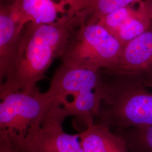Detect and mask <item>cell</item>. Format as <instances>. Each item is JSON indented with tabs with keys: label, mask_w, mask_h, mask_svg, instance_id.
<instances>
[{
	"label": "cell",
	"mask_w": 152,
	"mask_h": 152,
	"mask_svg": "<svg viewBox=\"0 0 152 152\" xmlns=\"http://www.w3.org/2000/svg\"><path fill=\"white\" fill-rule=\"evenodd\" d=\"M24 27L11 10L10 6L0 9V83L10 70Z\"/></svg>",
	"instance_id": "ba28073f"
},
{
	"label": "cell",
	"mask_w": 152,
	"mask_h": 152,
	"mask_svg": "<svg viewBox=\"0 0 152 152\" xmlns=\"http://www.w3.org/2000/svg\"><path fill=\"white\" fill-rule=\"evenodd\" d=\"M143 2L144 0H136L130 5L101 17L96 23L107 29L114 36L115 33L125 22L136 14Z\"/></svg>",
	"instance_id": "9a60e30c"
},
{
	"label": "cell",
	"mask_w": 152,
	"mask_h": 152,
	"mask_svg": "<svg viewBox=\"0 0 152 152\" xmlns=\"http://www.w3.org/2000/svg\"><path fill=\"white\" fill-rule=\"evenodd\" d=\"M102 72L130 77L152 88V25L146 32L124 46L115 64Z\"/></svg>",
	"instance_id": "8992f818"
},
{
	"label": "cell",
	"mask_w": 152,
	"mask_h": 152,
	"mask_svg": "<svg viewBox=\"0 0 152 152\" xmlns=\"http://www.w3.org/2000/svg\"><path fill=\"white\" fill-rule=\"evenodd\" d=\"M123 46L98 23L83 22L71 34L60 58L62 64L95 71L115 64Z\"/></svg>",
	"instance_id": "3957f363"
},
{
	"label": "cell",
	"mask_w": 152,
	"mask_h": 152,
	"mask_svg": "<svg viewBox=\"0 0 152 152\" xmlns=\"http://www.w3.org/2000/svg\"><path fill=\"white\" fill-rule=\"evenodd\" d=\"M0 103V134L8 136L26 134L31 125L42 121L56 100L48 89L13 92L1 99Z\"/></svg>",
	"instance_id": "5b68a950"
},
{
	"label": "cell",
	"mask_w": 152,
	"mask_h": 152,
	"mask_svg": "<svg viewBox=\"0 0 152 152\" xmlns=\"http://www.w3.org/2000/svg\"><path fill=\"white\" fill-rule=\"evenodd\" d=\"M101 83L102 70L72 67L61 64L55 72L49 90L54 94L57 101L63 107L69 98L70 101L66 105L80 93L98 88Z\"/></svg>",
	"instance_id": "52a82bcc"
},
{
	"label": "cell",
	"mask_w": 152,
	"mask_h": 152,
	"mask_svg": "<svg viewBox=\"0 0 152 152\" xmlns=\"http://www.w3.org/2000/svg\"><path fill=\"white\" fill-rule=\"evenodd\" d=\"M71 1H72V0H60V2H66L68 5L71 2Z\"/></svg>",
	"instance_id": "ac0fdd59"
},
{
	"label": "cell",
	"mask_w": 152,
	"mask_h": 152,
	"mask_svg": "<svg viewBox=\"0 0 152 152\" xmlns=\"http://www.w3.org/2000/svg\"><path fill=\"white\" fill-rule=\"evenodd\" d=\"M78 135L85 152H130L122 136L95 121Z\"/></svg>",
	"instance_id": "30bf717a"
},
{
	"label": "cell",
	"mask_w": 152,
	"mask_h": 152,
	"mask_svg": "<svg viewBox=\"0 0 152 152\" xmlns=\"http://www.w3.org/2000/svg\"><path fill=\"white\" fill-rule=\"evenodd\" d=\"M0 152H18L7 136L2 134H0Z\"/></svg>",
	"instance_id": "2e32d148"
},
{
	"label": "cell",
	"mask_w": 152,
	"mask_h": 152,
	"mask_svg": "<svg viewBox=\"0 0 152 152\" xmlns=\"http://www.w3.org/2000/svg\"><path fill=\"white\" fill-rule=\"evenodd\" d=\"M114 132L124 138L130 152H152V126Z\"/></svg>",
	"instance_id": "5bb4252c"
},
{
	"label": "cell",
	"mask_w": 152,
	"mask_h": 152,
	"mask_svg": "<svg viewBox=\"0 0 152 152\" xmlns=\"http://www.w3.org/2000/svg\"><path fill=\"white\" fill-rule=\"evenodd\" d=\"M11 10L23 27L29 23L47 24L56 22L59 13L65 15L66 2L53 0H14Z\"/></svg>",
	"instance_id": "9c48e42d"
},
{
	"label": "cell",
	"mask_w": 152,
	"mask_h": 152,
	"mask_svg": "<svg viewBox=\"0 0 152 152\" xmlns=\"http://www.w3.org/2000/svg\"><path fill=\"white\" fill-rule=\"evenodd\" d=\"M136 0H72L65 14L82 16L86 23H96L102 16L130 5Z\"/></svg>",
	"instance_id": "8fae6325"
},
{
	"label": "cell",
	"mask_w": 152,
	"mask_h": 152,
	"mask_svg": "<svg viewBox=\"0 0 152 152\" xmlns=\"http://www.w3.org/2000/svg\"><path fill=\"white\" fill-rule=\"evenodd\" d=\"M66 117L64 109L56 100L42 120L31 125L26 134L2 135L18 152H85L78 134H69L64 130Z\"/></svg>",
	"instance_id": "277c9868"
},
{
	"label": "cell",
	"mask_w": 152,
	"mask_h": 152,
	"mask_svg": "<svg viewBox=\"0 0 152 152\" xmlns=\"http://www.w3.org/2000/svg\"><path fill=\"white\" fill-rule=\"evenodd\" d=\"M100 86L80 93L70 103L63 107L67 117L73 116L85 127L95 121L101 103Z\"/></svg>",
	"instance_id": "7c38bea8"
},
{
	"label": "cell",
	"mask_w": 152,
	"mask_h": 152,
	"mask_svg": "<svg viewBox=\"0 0 152 152\" xmlns=\"http://www.w3.org/2000/svg\"><path fill=\"white\" fill-rule=\"evenodd\" d=\"M145 2L152 19V0H145Z\"/></svg>",
	"instance_id": "e0dca14e"
},
{
	"label": "cell",
	"mask_w": 152,
	"mask_h": 152,
	"mask_svg": "<svg viewBox=\"0 0 152 152\" xmlns=\"http://www.w3.org/2000/svg\"><path fill=\"white\" fill-rule=\"evenodd\" d=\"M128 76L102 71L101 103L96 124L113 131L152 126V91Z\"/></svg>",
	"instance_id": "7a4b0ae2"
},
{
	"label": "cell",
	"mask_w": 152,
	"mask_h": 152,
	"mask_svg": "<svg viewBox=\"0 0 152 152\" xmlns=\"http://www.w3.org/2000/svg\"><path fill=\"white\" fill-rule=\"evenodd\" d=\"M152 25V18L144 0L139 10L119 28L114 36L124 46L146 32Z\"/></svg>",
	"instance_id": "4fadbf2b"
},
{
	"label": "cell",
	"mask_w": 152,
	"mask_h": 152,
	"mask_svg": "<svg viewBox=\"0 0 152 152\" xmlns=\"http://www.w3.org/2000/svg\"><path fill=\"white\" fill-rule=\"evenodd\" d=\"M85 22L75 15H63L47 24L28 23L5 79L0 85V98L17 91L28 92L43 80L55 58L60 57L75 28Z\"/></svg>",
	"instance_id": "6da1fadb"
}]
</instances>
